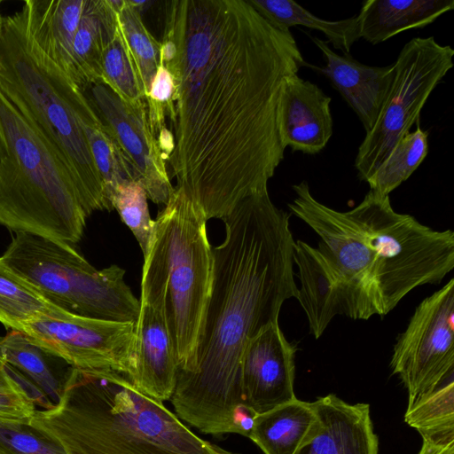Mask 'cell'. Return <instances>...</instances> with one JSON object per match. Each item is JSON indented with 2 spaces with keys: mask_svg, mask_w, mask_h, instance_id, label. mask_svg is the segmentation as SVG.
I'll return each mask as SVG.
<instances>
[{
  "mask_svg": "<svg viewBox=\"0 0 454 454\" xmlns=\"http://www.w3.org/2000/svg\"><path fill=\"white\" fill-rule=\"evenodd\" d=\"M163 35L176 47L162 63L175 83L170 175L207 220L223 219L268 190L286 150L280 90L306 63L291 31L247 0L170 1Z\"/></svg>",
  "mask_w": 454,
  "mask_h": 454,
  "instance_id": "obj_1",
  "label": "cell"
},
{
  "mask_svg": "<svg viewBox=\"0 0 454 454\" xmlns=\"http://www.w3.org/2000/svg\"><path fill=\"white\" fill-rule=\"evenodd\" d=\"M289 218L265 190L222 219L225 238L213 248L212 286L195 356L177 372L170 398L176 416L205 434L249 437L256 414L242 400V354L262 329L278 322L283 303L298 297Z\"/></svg>",
  "mask_w": 454,
  "mask_h": 454,
  "instance_id": "obj_2",
  "label": "cell"
},
{
  "mask_svg": "<svg viewBox=\"0 0 454 454\" xmlns=\"http://www.w3.org/2000/svg\"><path fill=\"white\" fill-rule=\"evenodd\" d=\"M292 188L288 208L319 238L317 248L338 278L345 316H386L411 291L440 284L453 270L454 232L395 212L389 196L369 191L341 212L319 202L307 181Z\"/></svg>",
  "mask_w": 454,
  "mask_h": 454,
  "instance_id": "obj_3",
  "label": "cell"
},
{
  "mask_svg": "<svg viewBox=\"0 0 454 454\" xmlns=\"http://www.w3.org/2000/svg\"><path fill=\"white\" fill-rule=\"evenodd\" d=\"M67 454H236L196 435L179 418L111 370L71 367L58 403L31 419Z\"/></svg>",
  "mask_w": 454,
  "mask_h": 454,
  "instance_id": "obj_4",
  "label": "cell"
},
{
  "mask_svg": "<svg viewBox=\"0 0 454 454\" xmlns=\"http://www.w3.org/2000/svg\"><path fill=\"white\" fill-rule=\"evenodd\" d=\"M0 92L67 167L87 217L108 210L83 130L97 111L84 91L37 46L22 8L3 19Z\"/></svg>",
  "mask_w": 454,
  "mask_h": 454,
  "instance_id": "obj_5",
  "label": "cell"
},
{
  "mask_svg": "<svg viewBox=\"0 0 454 454\" xmlns=\"http://www.w3.org/2000/svg\"><path fill=\"white\" fill-rule=\"evenodd\" d=\"M86 218L67 167L0 92V224L74 247Z\"/></svg>",
  "mask_w": 454,
  "mask_h": 454,
  "instance_id": "obj_6",
  "label": "cell"
},
{
  "mask_svg": "<svg viewBox=\"0 0 454 454\" xmlns=\"http://www.w3.org/2000/svg\"><path fill=\"white\" fill-rule=\"evenodd\" d=\"M2 262L48 303L74 315L136 322L139 301L111 265L96 270L74 248L41 236L17 231Z\"/></svg>",
  "mask_w": 454,
  "mask_h": 454,
  "instance_id": "obj_7",
  "label": "cell"
},
{
  "mask_svg": "<svg viewBox=\"0 0 454 454\" xmlns=\"http://www.w3.org/2000/svg\"><path fill=\"white\" fill-rule=\"evenodd\" d=\"M207 222L176 186L155 220L168 273L167 312L177 372L192 364L211 292L214 256Z\"/></svg>",
  "mask_w": 454,
  "mask_h": 454,
  "instance_id": "obj_8",
  "label": "cell"
},
{
  "mask_svg": "<svg viewBox=\"0 0 454 454\" xmlns=\"http://www.w3.org/2000/svg\"><path fill=\"white\" fill-rule=\"evenodd\" d=\"M454 50L434 36L416 37L401 50L387 98L373 128L366 133L355 160L358 177L365 181L396 143L419 121L430 94L453 67Z\"/></svg>",
  "mask_w": 454,
  "mask_h": 454,
  "instance_id": "obj_9",
  "label": "cell"
},
{
  "mask_svg": "<svg viewBox=\"0 0 454 454\" xmlns=\"http://www.w3.org/2000/svg\"><path fill=\"white\" fill-rule=\"evenodd\" d=\"M21 333L72 367L111 370L128 379L133 373L136 322L81 317L50 304L28 320Z\"/></svg>",
  "mask_w": 454,
  "mask_h": 454,
  "instance_id": "obj_10",
  "label": "cell"
},
{
  "mask_svg": "<svg viewBox=\"0 0 454 454\" xmlns=\"http://www.w3.org/2000/svg\"><path fill=\"white\" fill-rule=\"evenodd\" d=\"M408 406L454 376V279L424 299L394 346L390 361Z\"/></svg>",
  "mask_w": 454,
  "mask_h": 454,
  "instance_id": "obj_11",
  "label": "cell"
},
{
  "mask_svg": "<svg viewBox=\"0 0 454 454\" xmlns=\"http://www.w3.org/2000/svg\"><path fill=\"white\" fill-rule=\"evenodd\" d=\"M167 295L164 254L154 237L144 257L134 371L129 380L140 391L160 402L170 400L178 369L168 326Z\"/></svg>",
  "mask_w": 454,
  "mask_h": 454,
  "instance_id": "obj_12",
  "label": "cell"
},
{
  "mask_svg": "<svg viewBox=\"0 0 454 454\" xmlns=\"http://www.w3.org/2000/svg\"><path fill=\"white\" fill-rule=\"evenodd\" d=\"M83 91L115 135L147 198L156 204L166 205L174 186L167 160L150 129L146 104L130 106L102 83L90 85Z\"/></svg>",
  "mask_w": 454,
  "mask_h": 454,
  "instance_id": "obj_13",
  "label": "cell"
},
{
  "mask_svg": "<svg viewBox=\"0 0 454 454\" xmlns=\"http://www.w3.org/2000/svg\"><path fill=\"white\" fill-rule=\"evenodd\" d=\"M296 350L278 322L265 326L247 342L240 362L241 395L247 410L257 415L296 398Z\"/></svg>",
  "mask_w": 454,
  "mask_h": 454,
  "instance_id": "obj_14",
  "label": "cell"
},
{
  "mask_svg": "<svg viewBox=\"0 0 454 454\" xmlns=\"http://www.w3.org/2000/svg\"><path fill=\"white\" fill-rule=\"evenodd\" d=\"M331 98L298 74L283 82L278 109V134L283 147L314 155L326 146L333 133Z\"/></svg>",
  "mask_w": 454,
  "mask_h": 454,
  "instance_id": "obj_15",
  "label": "cell"
},
{
  "mask_svg": "<svg viewBox=\"0 0 454 454\" xmlns=\"http://www.w3.org/2000/svg\"><path fill=\"white\" fill-rule=\"evenodd\" d=\"M319 421L295 454H378L368 403H348L330 394L312 402Z\"/></svg>",
  "mask_w": 454,
  "mask_h": 454,
  "instance_id": "obj_16",
  "label": "cell"
},
{
  "mask_svg": "<svg viewBox=\"0 0 454 454\" xmlns=\"http://www.w3.org/2000/svg\"><path fill=\"white\" fill-rule=\"evenodd\" d=\"M323 53L326 65L322 72L356 114L365 132L374 126L392 86L395 69L394 63L386 67L368 66L350 54L340 55L326 41L312 38Z\"/></svg>",
  "mask_w": 454,
  "mask_h": 454,
  "instance_id": "obj_17",
  "label": "cell"
},
{
  "mask_svg": "<svg viewBox=\"0 0 454 454\" xmlns=\"http://www.w3.org/2000/svg\"><path fill=\"white\" fill-rule=\"evenodd\" d=\"M0 356L11 376L41 410L55 406L64 389L70 368L63 359L32 343L26 335L12 330L0 338Z\"/></svg>",
  "mask_w": 454,
  "mask_h": 454,
  "instance_id": "obj_18",
  "label": "cell"
},
{
  "mask_svg": "<svg viewBox=\"0 0 454 454\" xmlns=\"http://www.w3.org/2000/svg\"><path fill=\"white\" fill-rule=\"evenodd\" d=\"M294 263L301 284L297 300L307 316L309 333L319 339L337 315H344L340 283L320 251L303 240L294 241Z\"/></svg>",
  "mask_w": 454,
  "mask_h": 454,
  "instance_id": "obj_19",
  "label": "cell"
},
{
  "mask_svg": "<svg viewBox=\"0 0 454 454\" xmlns=\"http://www.w3.org/2000/svg\"><path fill=\"white\" fill-rule=\"evenodd\" d=\"M85 0H26L29 32L37 46L72 80V47Z\"/></svg>",
  "mask_w": 454,
  "mask_h": 454,
  "instance_id": "obj_20",
  "label": "cell"
},
{
  "mask_svg": "<svg viewBox=\"0 0 454 454\" xmlns=\"http://www.w3.org/2000/svg\"><path fill=\"white\" fill-rule=\"evenodd\" d=\"M122 0H85L72 47V81L82 90L102 83L101 61Z\"/></svg>",
  "mask_w": 454,
  "mask_h": 454,
  "instance_id": "obj_21",
  "label": "cell"
},
{
  "mask_svg": "<svg viewBox=\"0 0 454 454\" xmlns=\"http://www.w3.org/2000/svg\"><path fill=\"white\" fill-rule=\"evenodd\" d=\"M454 9V0H366L358 20L360 37L378 44L397 34L422 28Z\"/></svg>",
  "mask_w": 454,
  "mask_h": 454,
  "instance_id": "obj_22",
  "label": "cell"
},
{
  "mask_svg": "<svg viewBox=\"0 0 454 454\" xmlns=\"http://www.w3.org/2000/svg\"><path fill=\"white\" fill-rule=\"evenodd\" d=\"M313 403L294 398L257 414L249 437L264 454H295L317 427Z\"/></svg>",
  "mask_w": 454,
  "mask_h": 454,
  "instance_id": "obj_23",
  "label": "cell"
},
{
  "mask_svg": "<svg viewBox=\"0 0 454 454\" xmlns=\"http://www.w3.org/2000/svg\"><path fill=\"white\" fill-rule=\"evenodd\" d=\"M247 1L277 28L287 31L292 27L302 26L320 31L326 36V42L343 55L349 54L352 45L361 38L356 16L332 21L317 17L293 0Z\"/></svg>",
  "mask_w": 454,
  "mask_h": 454,
  "instance_id": "obj_24",
  "label": "cell"
},
{
  "mask_svg": "<svg viewBox=\"0 0 454 454\" xmlns=\"http://www.w3.org/2000/svg\"><path fill=\"white\" fill-rule=\"evenodd\" d=\"M404 421L415 428L422 439L454 440V376L408 406Z\"/></svg>",
  "mask_w": 454,
  "mask_h": 454,
  "instance_id": "obj_25",
  "label": "cell"
},
{
  "mask_svg": "<svg viewBox=\"0 0 454 454\" xmlns=\"http://www.w3.org/2000/svg\"><path fill=\"white\" fill-rule=\"evenodd\" d=\"M98 113V112H97ZM90 153L103 182L108 210L109 198L117 186L136 181L132 165L121 150L115 135L98 114L83 127Z\"/></svg>",
  "mask_w": 454,
  "mask_h": 454,
  "instance_id": "obj_26",
  "label": "cell"
},
{
  "mask_svg": "<svg viewBox=\"0 0 454 454\" xmlns=\"http://www.w3.org/2000/svg\"><path fill=\"white\" fill-rule=\"evenodd\" d=\"M428 153V133L417 122L414 131L407 133L393 147L387 158L366 180L370 191L389 196L406 181L426 159Z\"/></svg>",
  "mask_w": 454,
  "mask_h": 454,
  "instance_id": "obj_27",
  "label": "cell"
},
{
  "mask_svg": "<svg viewBox=\"0 0 454 454\" xmlns=\"http://www.w3.org/2000/svg\"><path fill=\"white\" fill-rule=\"evenodd\" d=\"M101 74L102 84L108 87L125 103L133 106L145 104V96L137 70L118 20L102 56Z\"/></svg>",
  "mask_w": 454,
  "mask_h": 454,
  "instance_id": "obj_28",
  "label": "cell"
},
{
  "mask_svg": "<svg viewBox=\"0 0 454 454\" xmlns=\"http://www.w3.org/2000/svg\"><path fill=\"white\" fill-rule=\"evenodd\" d=\"M117 20L146 98L160 65V43L145 27L141 12L129 0H122L117 10Z\"/></svg>",
  "mask_w": 454,
  "mask_h": 454,
  "instance_id": "obj_29",
  "label": "cell"
},
{
  "mask_svg": "<svg viewBox=\"0 0 454 454\" xmlns=\"http://www.w3.org/2000/svg\"><path fill=\"white\" fill-rule=\"evenodd\" d=\"M49 305L0 259V323L5 328L21 332L28 320Z\"/></svg>",
  "mask_w": 454,
  "mask_h": 454,
  "instance_id": "obj_30",
  "label": "cell"
},
{
  "mask_svg": "<svg viewBox=\"0 0 454 454\" xmlns=\"http://www.w3.org/2000/svg\"><path fill=\"white\" fill-rule=\"evenodd\" d=\"M147 195L136 181L116 187L109 198V204L115 209L121 221L136 238L144 257L149 253L155 237V220L150 216Z\"/></svg>",
  "mask_w": 454,
  "mask_h": 454,
  "instance_id": "obj_31",
  "label": "cell"
},
{
  "mask_svg": "<svg viewBox=\"0 0 454 454\" xmlns=\"http://www.w3.org/2000/svg\"><path fill=\"white\" fill-rule=\"evenodd\" d=\"M2 454H67L61 443L32 420L0 419Z\"/></svg>",
  "mask_w": 454,
  "mask_h": 454,
  "instance_id": "obj_32",
  "label": "cell"
},
{
  "mask_svg": "<svg viewBox=\"0 0 454 454\" xmlns=\"http://www.w3.org/2000/svg\"><path fill=\"white\" fill-rule=\"evenodd\" d=\"M35 411L33 400L11 376L0 356V419L30 420Z\"/></svg>",
  "mask_w": 454,
  "mask_h": 454,
  "instance_id": "obj_33",
  "label": "cell"
},
{
  "mask_svg": "<svg viewBox=\"0 0 454 454\" xmlns=\"http://www.w3.org/2000/svg\"><path fill=\"white\" fill-rule=\"evenodd\" d=\"M418 454H454V440L432 441L423 439Z\"/></svg>",
  "mask_w": 454,
  "mask_h": 454,
  "instance_id": "obj_34",
  "label": "cell"
},
{
  "mask_svg": "<svg viewBox=\"0 0 454 454\" xmlns=\"http://www.w3.org/2000/svg\"><path fill=\"white\" fill-rule=\"evenodd\" d=\"M2 3H3V1L0 0V8H1ZM3 19H4V16H2L1 10H0V33H1V29H2V25H3Z\"/></svg>",
  "mask_w": 454,
  "mask_h": 454,
  "instance_id": "obj_35",
  "label": "cell"
},
{
  "mask_svg": "<svg viewBox=\"0 0 454 454\" xmlns=\"http://www.w3.org/2000/svg\"><path fill=\"white\" fill-rule=\"evenodd\" d=\"M0 454H2V453L0 452Z\"/></svg>",
  "mask_w": 454,
  "mask_h": 454,
  "instance_id": "obj_36",
  "label": "cell"
}]
</instances>
